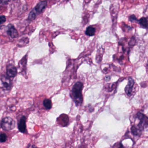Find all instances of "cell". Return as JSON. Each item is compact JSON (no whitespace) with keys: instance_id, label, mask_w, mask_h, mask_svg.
<instances>
[{"instance_id":"d6986e66","label":"cell","mask_w":148,"mask_h":148,"mask_svg":"<svg viewBox=\"0 0 148 148\" xmlns=\"http://www.w3.org/2000/svg\"><path fill=\"white\" fill-rule=\"evenodd\" d=\"M9 1H2L1 0V4H3V5H5V4H7L9 2Z\"/></svg>"},{"instance_id":"ffe728a7","label":"cell","mask_w":148,"mask_h":148,"mask_svg":"<svg viewBox=\"0 0 148 148\" xmlns=\"http://www.w3.org/2000/svg\"><path fill=\"white\" fill-rule=\"evenodd\" d=\"M110 76H108V77H106L105 78V79L106 81H109V80H110Z\"/></svg>"},{"instance_id":"277c9868","label":"cell","mask_w":148,"mask_h":148,"mask_svg":"<svg viewBox=\"0 0 148 148\" xmlns=\"http://www.w3.org/2000/svg\"><path fill=\"white\" fill-rule=\"evenodd\" d=\"M26 121L27 118L25 116H23L20 118L18 122V129L21 133H27Z\"/></svg>"},{"instance_id":"44dd1931","label":"cell","mask_w":148,"mask_h":148,"mask_svg":"<svg viewBox=\"0 0 148 148\" xmlns=\"http://www.w3.org/2000/svg\"><path fill=\"white\" fill-rule=\"evenodd\" d=\"M147 67H148V61H147Z\"/></svg>"},{"instance_id":"30bf717a","label":"cell","mask_w":148,"mask_h":148,"mask_svg":"<svg viewBox=\"0 0 148 148\" xmlns=\"http://www.w3.org/2000/svg\"><path fill=\"white\" fill-rule=\"evenodd\" d=\"M142 28L148 29V17H142L137 21Z\"/></svg>"},{"instance_id":"52a82bcc","label":"cell","mask_w":148,"mask_h":148,"mask_svg":"<svg viewBox=\"0 0 148 148\" xmlns=\"http://www.w3.org/2000/svg\"><path fill=\"white\" fill-rule=\"evenodd\" d=\"M47 3L46 1H40L39 2L35 8L34 9L36 13L38 14H40L47 7Z\"/></svg>"},{"instance_id":"6da1fadb","label":"cell","mask_w":148,"mask_h":148,"mask_svg":"<svg viewBox=\"0 0 148 148\" xmlns=\"http://www.w3.org/2000/svg\"><path fill=\"white\" fill-rule=\"evenodd\" d=\"M135 116L139 122L136 125L132 126L131 132L135 136H140L145 129L148 127V116L140 112H138Z\"/></svg>"},{"instance_id":"9c48e42d","label":"cell","mask_w":148,"mask_h":148,"mask_svg":"<svg viewBox=\"0 0 148 148\" xmlns=\"http://www.w3.org/2000/svg\"><path fill=\"white\" fill-rule=\"evenodd\" d=\"M1 81L3 84V87L5 90H9L11 89L12 83L9 79L5 77V76H3L1 77Z\"/></svg>"},{"instance_id":"7c38bea8","label":"cell","mask_w":148,"mask_h":148,"mask_svg":"<svg viewBox=\"0 0 148 148\" xmlns=\"http://www.w3.org/2000/svg\"><path fill=\"white\" fill-rule=\"evenodd\" d=\"M43 105L47 110H51L52 106V102L49 99H45L43 101Z\"/></svg>"},{"instance_id":"7a4b0ae2","label":"cell","mask_w":148,"mask_h":148,"mask_svg":"<svg viewBox=\"0 0 148 148\" xmlns=\"http://www.w3.org/2000/svg\"><path fill=\"white\" fill-rule=\"evenodd\" d=\"M83 87V84L81 82H77L73 85L70 94V96L73 101L77 107L81 106L83 103L82 90Z\"/></svg>"},{"instance_id":"5bb4252c","label":"cell","mask_w":148,"mask_h":148,"mask_svg":"<svg viewBox=\"0 0 148 148\" xmlns=\"http://www.w3.org/2000/svg\"><path fill=\"white\" fill-rule=\"evenodd\" d=\"M1 137H0V141L1 143H3L5 142L7 140L8 136L5 133H3V132H1Z\"/></svg>"},{"instance_id":"ac0fdd59","label":"cell","mask_w":148,"mask_h":148,"mask_svg":"<svg viewBox=\"0 0 148 148\" xmlns=\"http://www.w3.org/2000/svg\"><path fill=\"white\" fill-rule=\"evenodd\" d=\"M27 148H38V147L36 146L35 145L33 144H29V145L27 146Z\"/></svg>"},{"instance_id":"e0dca14e","label":"cell","mask_w":148,"mask_h":148,"mask_svg":"<svg viewBox=\"0 0 148 148\" xmlns=\"http://www.w3.org/2000/svg\"><path fill=\"white\" fill-rule=\"evenodd\" d=\"M6 17L4 15H1L0 17V24L2 25L3 23H5L6 21Z\"/></svg>"},{"instance_id":"4fadbf2b","label":"cell","mask_w":148,"mask_h":148,"mask_svg":"<svg viewBox=\"0 0 148 148\" xmlns=\"http://www.w3.org/2000/svg\"><path fill=\"white\" fill-rule=\"evenodd\" d=\"M36 15H37V14H36V12L33 9L29 13L28 18V20L30 21L34 20L36 18Z\"/></svg>"},{"instance_id":"8fae6325","label":"cell","mask_w":148,"mask_h":148,"mask_svg":"<svg viewBox=\"0 0 148 148\" xmlns=\"http://www.w3.org/2000/svg\"><path fill=\"white\" fill-rule=\"evenodd\" d=\"M96 29L92 26H89L86 30L85 34L88 36H93L95 35Z\"/></svg>"},{"instance_id":"9a60e30c","label":"cell","mask_w":148,"mask_h":148,"mask_svg":"<svg viewBox=\"0 0 148 148\" xmlns=\"http://www.w3.org/2000/svg\"><path fill=\"white\" fill-rule=\"evenodd\" d=\"M112 148H125L123 145L120 142L116 143L112 146Z\"/></svg>"},{"instance_id":"3957f363","label":"cell","mask_w":148,"mask_h":148,"mask_svg":"<svg viewBox=\"0 0 148 148\" xmlns=\"http://www.w3.org/2000/svg\"><path fill=\"white\" fill-rule=\"evenodd\" d=\"M1 125L4 130L9 131L15 128V122L11 117L6 116L2 119Z\"/></svg>"},{"instance_id":"5b68a950","label":"cell","mask_w":148,"mask_h":148,"mask_svg":"<svg viewBox=\"0 0 148 148\" xmlns=\"http://www.w3.org/2000/svg\"><path fill=\"white\" fill-rule=\"evenodd\" d=\"M135 81L132 78L129 77L128 79V84L125 88V92L126 95L128 96H130L133 90Z\"/></svg>"},{"instance_id":"ba28073f","label":"cell","mask_w":148,"mask_h":148,"mask_svg":"<svg viewBox=\"0 0 148 148\" xmlns=\"http://www.w3.org/2000/svg\"><path fill=\"white\" fill-rule=\"evenodd\" d=\"M7 34L12 38H15L18 36V33L13 25H8L7 30Z\"/></svg>"},{"instance_id":"8992f818","label":"cell","mask_w":148,"mask_h":148,"mask_svg":"<svg viewBox=\"0 0 148 148\" xmlns=\"http://www.w3.org/2000/svg\"><path fill=\"white\" fill-rule=\"evenodd\" d=\"M6 73L7 75L9 77H14L17 74V68L13 65L10 64L7 66Z\"/></svg>"},{"instance_id":"2e32d148","label":"cell","mask_w":148,"mask_h":148,"mask_svg":"<svg viewBox=\"0 0 148 148\" xmlns=\"http://www.w3.org/2000/svg\"><path fill=\"white\" fill-rule=\"evenodd\" d=\"M129 20H130V21L132 22V23L137 22L138 21L137 19V18H136V16H135V15H134V14L130 15V16L129 17Z\"/></svg>"}]
</instances>
